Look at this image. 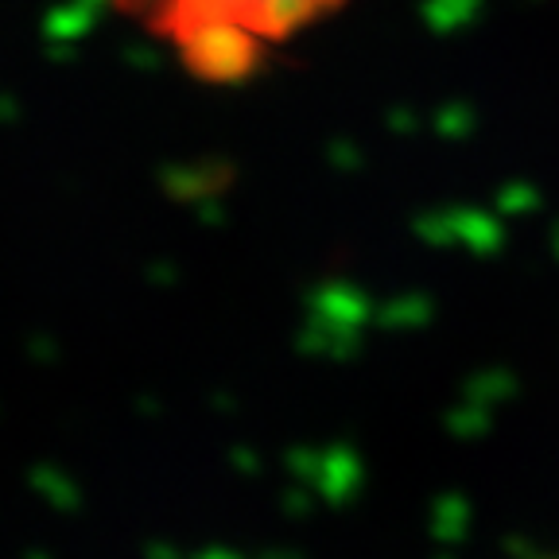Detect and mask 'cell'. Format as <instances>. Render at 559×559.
Wrapping results in <instances>:
<instances>
[{"instance_id":"6da1fadb","label":"cell","mask_w":559,"mask_h":559,"mask_svg":"<svg viewBox=\"0 0 559 559\" xmlns=\"http://www.w3.org/2000/svg\"><path fill=\"white\" fill-rule=\"evenodd\" d=\"M148 9L199 74L229 82L249 74L269 44L288 39L338 0H132Z\"/></svg>"}]
</instances>
